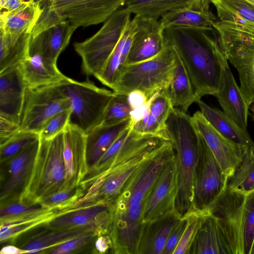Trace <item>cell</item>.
<instances>
[{
	"label": "cell",
	"instance_id": "cell-1",
	"mask_svg": "<svg viewBox=\"0 0 254 254\" xmlns=\"http://www.w3.org/2000/svg\"><path fill=\"white\" fill-rule=\"evenodd\" d=\"M175 150L167 140L131 175L110 205L108 233L112 253L136 254L144 226L142 214L147 195Z\"/></svg>",
	"mask_w": 254,
	"mask_h": 254
},
{
	"label": "cell",
	"instance_id": "cell-2",
	"mask_svg": "<svg viewBox=\"0 0 254 254\" xmlns=\"http://www.w3.org/2000/svg\"><path fill=\"white\" fill-rule=\"evenodd\" d=\"M164 35L186 67L197 99L215 96L228 65L217 31L213 27L176 26L165 29Z\"/></svg>",
	"mask_w": 254,
	"mask_h": 254
},
{
	"label": "cell",
	"instance_id": "cell-3",
	"mask_svg": "<svg viewBox=\"0 0 254 254\" xmlns=\"http://www.w3.org/2000/svg\"><path fill=\"white\" fill-rule=\"evenodd\" d=\"M167 140L159 136L140 134L132 128L128 139L108 167L88 184L83 195L71 208L97 204L110 206L134 172Z\"/></svg>",
	"mask_w": 254,
	"mask_h": 254
},
{
	"label": "cell",
	"instance_id": "cell-4",
	"mask_svg": "<svg viewBox=\"0 0 254 254\" xmlns=\"http://www.w3.org/2000/svg\"><path fill=\"white\" fill-rule=\"evenodd\" d=\"M166 127L175 150L177 185L175 209L183 217L193 210L200 134L192 117L178 108L171 110Z\"/></svg>",
	"mask_w": 254,
	"mask_h": 254
},
{
	"label": "cell",
	"instance_id": "cell-5",
	"mask_svg": "<svg viewBox=\"0 0 254 254\" xmlns=\"http://www.w3.org/2000/svg\"><path fill=\"white\" fill-rule=\"evenodd\" d=\"M212 27L226 59L238 72L240 88L250 106L254 103V23L218 20Z\"/></svg>",
	"mask_w": 254,
	"mask_h": 254
},
{
	"label": "cell",
	"instance_id": "cell-6",
	"mask_svg": "<svg viewBox=\"0 0 254 254\" xmlns=\"http://www.w3.org/2000/svg\"><path fill=\"white\" fill-rule=\"evenodd\" d=\"M65 182L63 131L50 139L40 138L32 172L20 200L39 202L63 190Z\"/></svg>",
	"mask_w": 254,
	"mask_h": 254
},
{
	"label": "cell",
	"instance_id": "cell-7",
	"mask_svg": "<svg viewBox=\"0 0 254 254\" xmlns=\"http://www.w3.org/2000/svg\"><path fill=\"white\" fill-rule=\"evenodd\" d=\"M176 63V52L166 41L164 49L156 56L125 65L113 91L127 95L132 90H140L150 99L159 90L169 87Z\"/></svg>",
	"mask_w": 254,
	"mask_h": 254
},
{
	"label": "cell",
	"instance_id": "cell-8",
	"mask_svg": "<svg viewBox=\"0 0 254 254\" xmlns=\"http://www.w3.org/2000/svg\"><path fill=\"white\" fill-rule=\"evenodd\" d=\"M131 14L125 8L119 9L92 36L74 44L85 74L95 78L100 74L130 21Z\"/></svg>",
	"mask_w": 254,
	"mask_h": 254
},
{
	"label": "cell",
	"instance_id": "cell-9",
	"mask_svg": "<svg viewBox=\"0 0 254 254\" xmlns=\"http://www.w3.org/2000/svg\"><path fill=\"white\" fill-rule=\"evenodd\" d=\"M72 110L70 122L87 133L101 125L114 93L89 81L71 78L64 85Z\"/></svg>",
	"mask_w": 254,
	"mask_h": 254
},
{
	"label": "cell",
	"instance_id": "cell-10",
	"mask_svg": "<svg viewBox=\"0 0 254 254\" xmlns=\"http://www.w3.org/2000/svg\"><path fill=\"white\" fill-rule=\"evenodd\" d=\"M70 79L59 83L26 88L20 123L21 130L39 134L50 118L70 108L64 90V84Z\"/></svg>",
	"mask_w": 254,
	"mask_h": 254
},
{
	"label": "cell",
	"instance_id": "cell-11",
	"mask_svg": "<svg viewBox=\"0 0 254 254\" xmlns=\"http://www.w3.org/2000/svg\"><path fill=\"white\" fill-rule=\"evenodd\" d=\"M245 192L227 187L205 209L217 220L233 254H245Z\"/></svg>",
	"mask_w": 254,
	"mask_h": 254
},
{
	"label": "cell",
	"instance_id": "cell-12",
	"mask_svg": "<svg viewBox=\"0 0 254 254\" xmlns=\"http://www.w3.org/2000/svg\"><path fill=\"white\" fill-rule=\"evenodd\" d=\"M128 0H40L62 21L76 28L105 22Z\"/></svg>",
	"mask_w": 254,
	"mask_h": 254
},
{
	"label": "cell",
	"instance_id": "cell-13",
	"mask_svg": "<svg viewBox=\"0 0 254 254\" xmlns=\"http://www.w3.org/2000/svg\"><path fill=\"white\" fill-rule=\"evenodd\" d=\"M228 178L200 134L195 169L193 210L202 211L223 191Z\"/></svg>",
	"mask_w": 254,
	"mask_h": 254
},
{
	"label": "cell",
	"instance_id": "cell-14",
	"mask_svg": "<svg viewBox=\"0 0 254 254\" xmlns=\"http://www.w3.org/2000/svg\"><path fill=\"white\" fill-rule=\"evenodd\" d=\"M40 138L0 163V202L19 200L29 181L38 151Z\"/></svg>",
	"mask_w": 254,
	"mask_h": 254
},
{
	"label": "cell",
	"instance_id": "cell-15",
	"mask_svg": "<svg viewBox=\"0 0 254 254\" xmlns=\"http://www.w3.org/2000/svg\"><path fill=\"white\" fill-rule=\"evenodd\" d=\"M192 119L199 134L228 179L241 164L249 148L221 134L211 126L200 111L195 112Z\"/></svg>",
	"mask_w": 254,
	"mask_h": 254
},
{
	"label": "cell",
	"instance_id": "cell-16",
	"mask_svg": "<svg viewBox=\"0 0 254 254\" xmlns=\"http://www.w3.org/2000/svg\"><path fill=\"white\" fill-rule=\"evenodd\" d=\"M63 156L65 167L63 190L80 186L88 171L86 135L78 126L71 122L63 131Z\"/></svg>",
	"mask_w": 254,
	"mask_h": 254
},
{
	"label": "cell",
	"instance_id": "cell-17",
	"mask_svg": "<svg viewBox=\"0 0 254 254\" xmlns=\"http://www.w3.org/2000/svg\"><path fill=\"white\" fill-rule=\"evenodd\" d=\"M176 190L174 154L162 169L147 195L142 214L144 223L175 208Z\"/></svg>",
	"mask_w": 254,
	"mask_h": 254
},
{
	"label": "cell",
	"instance_id": "cell-18",
	"mask_svg": "<svg viewBox=\"0 0 254 254\" xmlns=\"http://www.w3.org/2000/svg\"><path fill=\"white\" fill-rule=\"evenodd\" d=\"M137 27L126 65L149 60L161 53L166 46L164 30L157 19L134 16Z\"/></svg>",
	"mask_w": 254,
	"mask_h": 254
},
{
	"label": "cell",
	"instance_id": "cell-19",
	"mask_svg": "<svg viewBox=\"0 0 254 254\" xmlns=\"http://www.w3.org/2000/svg\"><path fill=\"white\" fill-rule=\"evenodd\" d=\"M110 223V206L97 204L66 209L45 224L51 229L92 226L101 234L108 233Z\"/></svg>",
	"mask_w": 254,
	"mask_h": 254
},
{
	"label": "cell",
	"instance_id": "cell-20",
	"mask_svg": "<svg viewBox=\"0 0 254 254\" xmlns=\"http://www.w3.org/2000/svg\"><path fill=\"white\" fill-rule=\"evenodd\" d=\"M26 88L19 65L0 73V116L20 125Z\"/></svg>",
	"mask_w": 254,
	"mask_h": 254
},
{
	"label": "cell",
	"instance_id": "cell-21",
	"mask_svg": "<svg viewBox=\"0 0 254 254\" xmlns=\"http://www.w3.org/2000/svg\"><path fill=\"white\" fill-rule=\"evenodd\" d=\"M215 97L223 112L241 127L247 129L250 106L228 65L222 70Z\"/></svg>",
	"mask_w": 254,
	"mask_h": 254
},
{
	"label": "cell",
	"instance_id": "cell-22",
	"mask_svg": "<svg viewBox=\"0 0 254 254\" xmlns=\"http://www.w3.org/2000/svg\"><path fill=\"white\" fill-rule=\"evenodd\" d=\"M202 211V219L189 254H233L216 218L205 210Z\"/></svg>",
	"mask_w": 254,
	"mask_h": 254
},
{
	"label": "cell",
	"instance_id": "cell-23",
	"mask_svg": "<svg viewBox=\"0 0 254 254\" xmlns=\"http://www.w3.org/2000/svg\"><path fill=\"white\" fill-rule=\"evenodd\" d=\"M76 28L66 20L32 38L29 55H38L44 60L57 64L60 55L68 45Z\"/></svg>",
	"mask_w": 254,
	"mask_h": 254
},
{
	"label": "cell",
	"instance_id": "cell-24",
	"mask_svg": "<svg viewBox=\"0 0 254 254\" xmlns=\"http://www.w3.org/2000/svg\"><path fill=\"white\" fill-rule=\"evenodd\" d=\"M43 227V230L22 240L17 247L27 251L28 254H45L49 250L83 234L92 231L101 234L92 226L61 229H51L45 225Z\"/></svg>",
	"mask_w": 254,
	"mask_h": 254
},
{
	"label": "cell",
	"instance_id": "cell-25",
	"mask_svg": "<svg viewBox=\"0 0 254 254\" xmlns=\"http://www.w3.org/2000/svg\"><path fill=\"white\" fill-rule=\"evenodd\" d=\"M181 217L173 208L145 223L137 254H162L172 229Z\"/></svg>",
	"mask_w": 254,
	"mask_h": 254
},
{
	"label": "cell",
	"instance_id": "cell-26",
	"mask_svg": "<svg viewBox=\"0 0 254 254\" xmlns=\"http://www.w3.org/2000/svg\"><path fill=\"white\" fill-rule=\"evenodd\" d=\"M27 86L36 88L61 83L69 78L58 69L57 64L44 60L38 55H30L19 65Z\"/></svg>",
	"mask_w": 254,
	"mask_h": 254
},
{
	"label": "cell",
	"instance_id": "cell-27",
	"mask_svg": "<svg viewBox=\"0 0 254 254\" xmlns=\"http://www.w3.org/2000/svg\"><path fill=\"white\" fill-rule=\"evenodd\" d=\"M42 10L39 0H28L15 10L1 11L0 30L14 35L31 34Z\"/></svg>",
	"mask_w": 254,
	"mask_h": 254
},
{
	"label": "cell",
	"instance_id": "cell-28",
	"mask_svg": "<svg viewBox=\"0 0 254 254\" xmlns=\"http://www.w3.org/2000/svg\"><path fill=\"white\" fill-rule=\"evenodd\" d=\"M129 125V119L113 126L99 125L86 134L88 171L96 165L121 133Z\"/></svg>",
	"mask_w": 254,
	"mask_h": 254
},
{
	"label": "cell",
	"instance_id": "cell-29",
	"mask_svg": "<svg viewBox=\"0 0 254 254\" xmlns=\"http://www.w3.org/2000/svg\"><path fill=\"white\" fill-rule=\"evenodd\" d=\"M196 103L200 112L219 132L229 139L250 148L254 149V141L247 131L224 112L211 107L202 101Z\"/></svg>",
	"mask_w": 254,
	"mask_h": 254
},
{
	"label": "cell",
	"instance_id": "cell-30",
	"mask_svg": "<svg viewBox=\"0 0 254 254\" xmlns=\"http://www.w3.org/2000/svg\"><path fill=\"white\" fill-rule=\"evenodd\" d=\"M31 34L14 35L0 30V73L19 65L29 57Z\"/></svg>",
	"mask_w": 254,
	"mask_h": 254
},
{
	"label": "cell",
	"instance_id": "cell-31",
	"mask_svg": "<svg viewBox=\"0 0 254 254\" xmlns=\"http://www.w3.org/2000/svg\"><path fill=\"white\" fill-rule=\"evenodd\" d=\"M176 53V63L169 86V95L173 107L186 112L198 99L186 68Z\"/></svg>",
	"mask_w": 254,
	"mask_h": 254
},
{
	"label": "cell",
	"instance_id": "cell-32",
	"mask_svg": "<svg viewBox=\"0 0 254 254\" xmlns=\"http://www.w3.org/2000/svg\"><path fill=\"white\" fill-rule=\"evenodd\" d=\"M217 21V18L210 10L201 11L184 7L167 12L161 17L159 22L164 30L176 26L210 27Z\"/></svg>",
	"mask_w": 254,
	"mask_h": 254
},
{
	"label": "cell",
	"instance_id": "cell-33",
	"mask_svg": "<svg viewBox=\"0 0 254 254\" xmlns=\"http://www.w3.org/2000/svg\"><path fill=\"white\" fill-rule=\"evenodd\" d=\"M125 8L134 15L158 19L167 12L178 8L190 7L193 0H128Z\"/></svg>",
	"mask_w": 254,
	"mask_h": 254
},
{
	"label": "cell",
	"instance_id": "cell-34",
	"mask_svg": "<svg viewBox=\"0 0 254 254\" xmlns=\"http://www.w3.org/2000/svg\"><path fill=\"white\" fill-rule=\"evenodd\" d=\"M64 210L50 208L30 218L0 224V241L13 242L22 234L45 225Z\"/></svg>",
	"mask_w": 254,
	"mask_h": 254
},
{
	"label": "cell",
	"instance_id": "cell-35",
	"mask_svg": "<svg viewBox=\"0 0 254 254\" xmlns=\"http://www.w3.org/2000/svg\"><path fill=\"white\" fill-rule=\"evenodd\" d=\"M129 22L102 71L96 78L112 90L114 89L121 72L125 65L123 59V51L130 31Z\"/></svg>",
	"mask_w": 254,
	"mask_h": 254
},
{
	"label": "cell",
	"instance_id": "cell-36",
	"mask_svg": "<svg viewBox=\"0 0 254 254\" xmlns=\"http://www.w3.org/2000/svg\"><path fill=\"white\" fill-rule=\"evenodd\" d=\"M0 224L30 218L50 209L39 202L20 200L0 203Z\"/></svg>",
	"mask_w": 254,
	"mask_h": 254
},
{
	"label": "cell",
	"instance_id": "cell-37",
	"mask_svg": "<svg viewBox=\"0 0 254 254\" xmlns=\"http://www.w3.org/2000/svg\"><path fill=\"white\" fill-rule=\"evenodd\" d=\"M226 187L245 193L254 188V149L247 150L241 164L228 178Z\"/></svg>",
	"mask_w": 254,
	"mask_h": 254
},
{
	"label": "cell",
	"instance_id": "cell-38",
	"mask_svg": "<svg viewBox=\"0 0 254 254\" xmlns=\"http://www.w3.org/2000/svg\"><path fill=\"white\" fill-rule=\"evenodd\" d=\"M40 138L37 133L20 130L0 144V163L14 156Z\"/></svg>",
	"mask_w": 254,
	"mask_h": 254
},
{
	"label": "cell",
	"instance_id": "cell-39",
	"mask_svg": "<svg viewBox=\"0 0 254 254\" xmlns=\"http://www.w3.org/2000/svg\"><path fill=\"white\" fill-rule=\"evenodd\" d=\"M131 110L127 95L114 93L100 125L113 126L124 122L129 119Z\"/></svg>",
	"mask_w": 254,
	"mask_h": 254
},
{
	"label": "cell",
	"instance_id": "cell-40",
	"mask_svg": "<svg viewBox=\"0 0 254 254\" xmlns=\"http://www.w3.org/2000/svg\"><path fill=\"white\" fill-rule=\"evenodd\" d=\"M84 190L81 186L55 192L39 201L44 207L60 210L69 209L84 194Z\"/></svg>",
	"mask_w": 254,
	"mask_h": 254
},
{
	"label": "cell",
	"instance_id": "cell-41",
	"mask_svg": "<svg viewBox=\"0 0 254 254\" xmlns=\"http://www.w3.org/2000/svg\"><path fill=\"white\" fill-rule=\"evenodd\" d=\"M244 214L245 254H251L254 241V188L246 193Z\"/></svg>",
	"mask_w": 254,
	"mask_h": 254
},
{
	"label": "cell",
	"instance_id": "cell-42",
	"mask_svg": "<svg viewBox=\"0 0 254 254\" xmlns=\"http://www.w3.org/2000/svg\"><path fill=\"white\" fill-rule=\"evenodd\" d=\"M202 211L192 210L187 215L188 223L173 254H189V252L201 222Z\"/></svg>",
	"mask_w": 254,
	"mask_h": 254
},
{
	"label": "cell",
	"instance_id": "cell-43",
	"mask_svg": "<svg viewBox=\"0 0 254 254\" xmlns=\"http://www.w3.org/2000/svg\"><path fill=\"white\" fill-rule=\"evenodd\" d=\"M71 108L60 112L50 118L39 132L40 138L50 139L63 132L70 122Z\"/></svg>",
	"mask_w": 254,
	"mask_h": 254
},
{
	"label": "cell",
	"instance_id": "cell-44",
	"mask_svg": "<svg viewBox=\"0 0 254 254\" xmlns=\"http://www.w3.org/2000/svg\"><path fill=\"white\" fill-rule=\"evenodd\" d=\"M169 92V87L157 91L151 104L150 113L161 123L166 125V121L173 108Z\"/></svg>",
	"mask_w": 254,
	"mask_h": 254
},
{
	"label": "cell",
	"instance_id": "cell-45",
	"mask_svg": "<svg viewBox=\"0 0 254 254\" xmlns=\"http://www.w3.org/2000/svg\"><path fill=\"white\" fill-rule=\"evenodd\" d=\"M132 128L134 131L141 135L159 136L170 140L166 125L161 123L150 113L136 123Z\"/></svg>",
	"mask_w": 254,
	"mask_h": 254
},
{
	"label": "cell",
	"instance_id": "cell-46",
	"mask_svg": "<svg viewBox=\"0 0 254 254\" xmlns=\"http://www.w3.org/2000/svg\"><path fill=\"white\" fill-rule=\"evenodd\" d=\"M99 234L97 231L83 234L49 250L45 254H67L76 253L94 241L96 237Z\"/></svg>",
	"mask_w": 254,
	"mask_h": 254
},
{
	"label": "cell",
	"instance_id": "cell-47",
	"mask_svg": "<svg viewBox=\"0 0 254 254\" xmlns=\"http://www.w3.org/2000/svg\"><path fill=\"white\" fill-rule=\"evenodd\" d=\"M214 0L221 4L244 20L254 23V3L250 0Z\"/></svg>",
	"mask_w": 254,
	"mask_h": 254
},
{
	"label": "cell",
	"instance_id": "cell-48",
	"mask_svg": "<svg viewBox=\"0 0 254 254\" xmlns=\"http://www.w3.org/2000/svg\"><path fill=\"white\" fill-rule=\"evenodd\" d=\"M188 223V216L181 218L172 229L162 254H173Z\"/></svg>",
	"mask_w": 254,
	"mask_h": 254
},
{
	"label": "cell",
	"instance_id": "cell-49",
	"mask_svg": "<svg viewBox=\"0 0 254 254\" xmlns=\"http://www.w3.org/2000/svg\"><path fill=\"white\" fill-rule=\"evenodd\" d=\"M20 130L18 123L0 116V144L5 142Z\"/></svg>",
	"mask_w": 254,
	"mask_h": 254
},
{
	"label": "cell",
	"instance_id": "cell-50",
	"mask_svg": "<svg viewBox=\"0 0 254 254\" xmlns=\"http://www.w3.org/2000/svg\"><path fill=\"white\" fill-rule=\"evenodd\" d=\"M155 94L145 104L131 110L129 115V126L130 127H132L136 123L143 119L150 113L151 102Z\"/></svg>",
	"mask_w": 254,
	"mask_h": 254
},
{
	"label": "cell",
	"instance_id": "cell-51",
	"mask_svg": "<svg viewBox=\"0 0 254 254\" xmlns=\"http://www.w3.org/2000/svg\"><path fill=\"white\" fill-rule=\"evenodd\" d=\"M112 250V242L109 233L98 235L94 240L93 253L105 254Z\"/></svg>",
	"mask_w": 254,
	"mask_h": 254
},
{
	"label": "cell",
	"instance_id": "cell-52",
	"mask_svg": "<svg viewBox=\"0 0 254 254\" xmlns=\"http://www.w3.org/2000/svg\"><path fill=\"white\" fill-rule=\"evenodd\" d=\"M128 102L132 109L145 104L149 99L146 93L140 90H134L127 95Z\"/></svg>",
	"mask_w": 254,
	"mask_h": 254
},
{
	"label": "cell",
	"instance_id": "cell-53",
	"mask_svg": "<svg viewBox=\"0 0 254 254\" xmlns=\"http://www.w3.org/2000/svg\"><path fill=\"white\" fill-rule=\"evenodd\" d=\"M25 1L24 0H0V10L11 11L19 8Z\"/></svg>",
	"mask_w": 254,
	"mask_h": 254
},
{
	"label": "cell",
	"instance_id": "cell-54",
	"mask_svg": "<svg viewBox=\"0 0 254 254\" xmlns=\"http://www.w3.org/2000/svg\"><path fill=\"white\" fill-rule=\"evenodd\" d=\"M28 252L18 247L13 245H7L3 247L0 254H26Z\"/></svg>",
	"mask_w": 254,
	"mask_h": 254
},
{
	"label": "cell",
	"instance_id": "cell-55",
	"mask_svg": "<svg viewBox=\"0 0 254 254\" xmlns=\"http://www.w3.org/2000/svg\"><path fill=\"white\" fill-rule=\"evenodd\" d=\"M193 5L191 9L201 11H208L209 6L207 5L205 0H193Z\"/></svg>",
	"mask_w": 254,
	"mask_h": 254
},
{
	"label": "cell",
	"instance_id": "cell-56",
	"mask_svg": "<svg viewBox=\"0 0 254 254\" xmlns=\"http://www.w3.org/2000/svg\"><path fill=\"white\" fill-rule=\"evenodd\" d=\"M249 110L251 111L252 113L251 114V116L252 117V119L254 122V103L251 104L249 107Z\"/></svg>",
	"mask_w": 254,
	"mask_h": 254
},
{
	"label": "cell",
	"instance_id": "cell-57",
	"mask_svg": "<svg viewBox=\"0 0 254 254\" xmlns=\"http://www.w3.org/2000/svg\"><path fill=\"white\" fill-rule=\"evenodd\" d=\"M251 254H254V241L253 245L252 246Z\"/></svg>",
	"mask_w": 254,
	"mask_h": 254
},
{
	"label": "cell",
	"instance_id": "cell-58",
	"mask_svg": "<svg viewBox=\"0 0 254 254\" xmlns=\"http://www.w3.org/2000/svg\"><path fill=\"white\" fill-rule=\"evenodd\" d=\"M212 0H205V2L207 5L209 6L210 3L211 2Z\"/></svg>",
	"mask_w": 254,
	"mask_h": 254
},
{
	"label": "cell",
	"instance_id": "cell-59",
	"mask_svg": "<svg viewBox=\"0 0 254 254\" xmlns=\"http://www.w3.org/2000/svg\"><path fill=\"white\" fill-rule=\"evenodd\" d=\"M250 0L254 3V0Z\"/></svg>",
	"mask_w": 254,
	"mask_h": 254
}]
</instances>
